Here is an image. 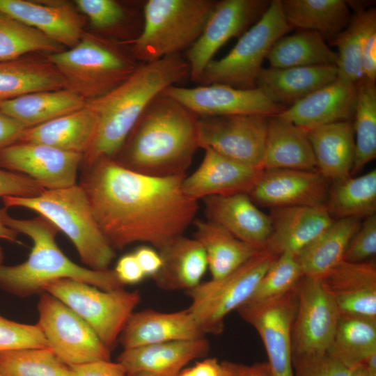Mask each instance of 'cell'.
Segmentation results:
<instances>
[{
  "instance_id": "cell-27",
  "label": "cell",
  "mask_w": 376,
  "mask_h": 376,
  "mask_svg": "<svg viewBox=\"0 0 376 376\" xmlns=\"http://www.w3.org/2000/svg\"><path fill=\"white\" fill-rule=\"evenodd\" d=\"M337 78L336 65L263 68L256 79V88L286 109Z\"/></svg>"
},
{
  "instance_id": "cell-15",
  "label": "cell",
  "mask_w": 376,
  "mask_h": 376,
  "mask_svg": "<svg viewBox=\"0 0 376 376\" xmlns=\"http://www.w3.org/2000/svg\"><path fill=\"white\" fill-rule=\"evenodd\" d=\"M267 116L233 115L198 118V145L260 169Z\"/></svg>"
},
{
  "instance_id": "cell-29",
  "label": "cell",
  "mask_w": 376,
  "mask_h": 376,
  "mask_svg": "<svg viewBox=\"0 0 376 376\" xmlns=\"http://www.w3.org/2000/svg\"><path fill=\"white\" fill-rule=\"evenodd\" d=\"M97 127V115L86 104L72 113L26 128L18 143H39L84 155L93 143Z\"/></svg>"
},
{
  "instance_id": "cell-12",
  "label": "cell",
  "mask_w": 376,
  "mask_h": 376,
  "mask_svg": "<svg viewBox=\"0 0 376 376\" xmlns=\"http://www.w3.org/2000/svg\"><path fill=\"white\" fill-rule=\"evenodd\" d=\"M297 307L292 326V356L327 352L340 317L321 279L303 276L295 285Z\"/></svg>"
},
{
  "instance_id": "cell-13",
  "label": "cell",
  "mask_w": 376,
  "mask_h": 376,
  "mask_svg": "<svg viewBox=\"0 0 376 376\" xmlns=\"http://www.w3.org/2000/svg\"><path fill=\"white\" fill-rule=\"evenodd\" d=\"M297 307L295 288L264 301H246L236 311L258 333L272 376H294L292 326Z\"/></svg>"
},
{
  "instance_id": "cell-47",
  "label": "cell",
  "mask_w": 376,
  "mask_h": 376,
  "mask_svg": "<svg viewBox=\"0 0 376 376\" xmlns=\"http://www.w3.org/2000/svg\"><path fill=\"white\" fill-rule=\"evenodd\" d=\"M292 366L294 376H352L359 367L347 366L328 352L320 354L292 356Z\"/></svg>"
},
{
  "instance_id": "cell-51",
  "label": "cell",
  "mask_w": 376,
  "mask_h": 376,
  "mask_svg": "<svg viewBox=\"0 0 376 376\" xmlns=\"http://www.w3.org/2000/svg\"><path fill=\"white\" fill-rule=\"evenodd\" d=\"M113 270L123 285L138 283L146 277L134 253L122 256Z\"/></svg>"
},
{
  "instance_id": "cell-60",
  "label": "cell",
  "mask_w": 376,
  "mask_h": 376,
  "mask_svg": "<svg viewBox=\"0 0 376 376\" xmlns=\"http://www.w3.org/2000/svg\"><path fill=\"white\" fill-rule=\"evenodd\" d=\"M178 376H192L189 367L184 368L178 375Z\"/></svg>"
},
{
  "instance_id": "cell-17",
  "label": "cell",
  "mask_w": 376,
  "mask_h": 376,
  "mask_svg": "<svg viewBox=\"0 0 376 376\" xmlns=\"http://www.w3.org/2000/svg\"><path fill=\"white\" fill-rule=\"evenodd\" d=\"M84 155L34 143H17L0 150V168L32 179L45 189L77 185Z\"/></svg>"
},
{
  "instance_id": "cell-42",
  "label": "cell",
  "mask_w": 376,
  "mask_h": 376,
  "mask_svg": "<svg viewBox=\"0 0 376 376\" xmlns=\"http://www.w3.org/2000/svg\"><path fill=\"white\" fill-rule=\"evenodd\" d=\"M63 50L36 29L0 11V62L13 61L31 53Z\"/></svg>"
},
{
  "instance_id": "cell-2",
  "label": "cell",
  "mask_w": 376,
  "mask_h": 376,
  "mask_svg": "<svg viewBox=\"0 0 376 376\" xmlns=\"http://www.w3.org/2000/svg\"><path fill=\"white\" fill-rule=\"evenodd\" d=\"M198 117L163 92L154 97L113 159L152 175L185 173L198 145Z\"/></svg>"
},
{
  "instance_id": "cell-26",
  "label": "cell",
  "mask_w": 376,
  "mask_h": 376,
  "mask_svg": "<svg viewBox=\"0 0 376 376\" xmlns=\"http://www.w3.org/2000/svg\"><path fill=\"white\" fill-rule=\"evenodd\" d=\"M210 344L205 338L169 341L124 349L117 361L127 375L150 373H180L189 362L205 357Z\"/></svg>"
},
{
  "instance_id": "cell-14",
  "label": "cell",
  "mask_w": 376,
  "mask_h": 376,
  "mask_svg": "<svg viewBox=\"0 0 376 376\" xmlns=\"http://www.w3.org/2000/svg\"><path fill=\"white\" fill-rule=\"evenodd\" d=\"M270 1L222 0L216 1L205 27L186 50L185 60L191 81L197 83L207 65L231 38L241 36L267 10Z\"/></svg>"
},
{
  "instance_id": "cell-35",
  "label": "cell",
  "mask_w": 376,
  "mask_h": 376,
  "mask_svg": "<svg viewBox=\"0 0 376 376\" xmlns=\"http://www.w3.org/2000/svg\"><path fill=\"white\" fill-rule=\"evenodd\" d=\"M281 3L292 29L315 31L331 42L351 17L347 1L343 0H281Z\"/></svg>"
},
{
  "instance_id": "cell-55",
  "label": "cell",
  "mask_w": 376,
  "mask_h": 376,
  "mask_svg": "<svg viewBox=\"0 0 376 376\" xmlns=\"http://www.w3.org/2000/svg\"><path fill=\"white\" fill-rule=\"evenodd\" d=\"M26 127L0 110V150L18 143Z\"/></svg>"
},
{
  "instance_id": "cell-59",
  "label": "cell",
  "mask_w": 376,
  "mask_h": 376,
  "mask_svg": "<svg viewBox=\"0 0 376 376\" xmlns=\"http://www.w3.org/2000/svg\"><path fill=\"white\" fill-rule=\"evenodd\" d=\"M352 376H368V370L364 365H362L357 368Z\"/></svg>"
},
{
  "instance_id": "cell-53",
  "label": "cell",
  "mask_w": 376,
  "mask_h": 376,
  "mask_svg": "<svg viewBox=\"0 0 376 376\" xmlns=\"http://www.w3.org/2000/svg\"><path fill=\"white\" fill-rule=\"evenodd\" d=\"M225 376H272L267 361L245 364L230 361H222Z\"/></svg>"
},
{
  "instance_id": "cell-40",
  "label": "cell",
  "mask_w": 376,
  "mask_h": 376,
  "mask_svg": "<svg viewBox=\"0 0 376 376\" xmlns=\"http://www.w3.org/2000/svg\"><path fill=\"white\" fill-rule=\"evenodd\" d=\"M376 29V10L370 8L357 10L351 15L345 28L331 42L338 52V78L357 84L363 79L360 56L363 40Z\"/></svg>"
},
{
  "instance_id": "cell-18",
  "label": "cell",
  "mask_w": 376,
  "mask_h": 376,
  "mask_svg": "<svg viewBox=\"0 0 376 376\" xmlns=\"http://www.w3.org/2000/svg\"><path fill=\"white\" fill-rule=\"evenodd\" d=\"M329 180L318 171L262 170L249 196L257 205L271 209L325 205Z\"/></svg>"
},
{
  "instance_id": "cell-24",
  "label": "cell",
  "mask_w": 376,
  "mask_h": 376,
  "mask_svg": "<svg viewBox=\"0 0 376 376\" xmlns=\"http://www.w3.org/2000/svg\"><path fill=\"white\" fill-rule=\"evenodd\" d=\"M357 89V84L337 78L277 115L306 131L333 123L351 120Z\"/></svg>"
},
{
  "instance_id": "cell-11",
  "label": "cell",
  "mask_w": 376,
  "mask_h": 376,
  "mask_svg": "<svg viewBox=\"0 0 376 376\" xmlns=\"http://www.w3.org/2000/svg\"><path fill=\"white\" fill-rule=\"evenodd\" d=\"M38 322L48 347L71 367L88 362L110 360L111 350L94 330L59 299L43 292L38 302Z\"/></svg>"
},
{
  "instance_id": "cell-19",
  "label": "cell",
  "mask_w": 376,
  "mask_h": 376,
  "mask_svg": "<svg viewBox=\"0 0 376 376\" xmlns=\"http://www.w3.org/2000/svg\"><path fill=\"white\" fill-rule=\"evenodd\" d=\"M0 11L36 29L68 49L86 33L85 17L65 1L0 0Z\"/></svg>"
},
{
  "instance_id": "cell-4",
  "label": "cell",
  "mask_w": 376,
  "mask_h": 376,
  "mask_svg": "<svg viewBox=\"0 0 376 376\" xmlns=\"http://www.w3.org/2000/svg\"><path fill=\"white\" fill-rule=\"evenodd\" d=\"M3 224L18 234L28 236L33 247L28 258L15 265L0 263V289L19 297L44 292L48 283L70 278L103 290L124 288L113 269L93 270L71 260L58 247L57 227L45 217L22 219L11 217L6 207L0 209Z\"/></svg>"
},
{
  "instance_id": "cell-10",
  "label": "cell",
  "mask_w": 376,
  "mask_h": 376,
  "mask_svg": "<svg viewBox=\"0 0 376 376\" xmlns=\"http://www.w3.org/2000/svg\"><path fill=\"white\" fill-rule=\"evenodd\" d=\"M44 292L59 299L82 318L109 350L118 340L141 300L137 290H103L70 278L48 283Z\"/></svg>"
},
{
  "instance_id": "cell-36",
  "label": "cell",
  "mask_w": 376,
  "mask_h": 376,
  "mask_svg": "<svg viewBox=\"0 0 376 376\" xmlns=\"http://www.w3.org/2000/svg\"><path fill=\"white\" fill-rule=\"evenodd\" d=\"M194 223V237L205 252L211 279H219L230 274L262 251L211 221L196 220Z\"/></svg>"
},
{
  "instance_id": "cell-45",
  "label": "cell",
  "mask_w": 376,
  "mask_h": 376,
  "mask_svg": "<svg viewBox=\"0 0 376 376\" xmlns=\"http://www.w3.org/2000/svg\"><path fill=\"white\" fill-rule=\"evenodd\" d=\"M78 10L97 30L115 33L130 16L128 10L115 0H75Z\"/></svg>"
},
{
  "instance_id": "cell-32",
  "label": "cell",
  "mask_w": 376,
  "mask_h": 376,
  "mask_svg": "<svg viewBox=\"0 0 376 376\" xmlns=\"http://www.w3.org/2000/svg\"><path fill=\"white\" fill-rule=\"evenodd\" d=\"M63 88H68L65 78L46 56L0 62V104L31 93Z\"/></svg>"
},
{
  "instance_id": "cell-1",
  "label": "cell",
  "mask_w": 376,
  "mask_h": 376,
  "mask_svg": "<svg viewBox=\"0 0 376 376\" xmlns=\"http://www.w3.org/2000/svg\"><path fill=\"white\" fill-rule=\"evenodd\" d=\"M82 167L79 185L114 250L141 242L159 251L183 235L195 221L197 201L183 192L185 173H141L113 159Z\"/></svg>"
},
{
  "instance_id": "cell-48",
  "label": "cell",
  "mask_w": 376,
  "mask_h": 376,
  "mask_svg": "<svg viewBox=\"0 0 376 376\" xmlns=\"http://www.w3.org/2000/svg\"><path fill=\"white\" fill-rule=\"evenodd\" d=\"M376 253V214L365 218L352 237L343 260L360 263L369 260Z\"/></svg>"
},
{
  "instance_id": "cell-57",
  "label": "cell",
  "mask_w": 376,
  "mask_h": 376,
  "mask_svg": "<svg viewBox=\"0 0 376 376\" xmlns=\"http://www.w3.org/2000/svg\"><path fill=\"white\" fill-rule=\"evenodd\" d=\"M18 233L14 230L6 226L1 220L0 215V239L5 240L10 242H17ZM4 253L3 249L0 246V263H3Z\"/></svg>"
},
{
  "instance_id": "cell-6",
  "label": "cell",
  "mask_w": 376,
  "mask_h": 376,
  "mask_svg": "<svg viewBox=\"0 0 376 376\" xmlns=\"http://www.w3.org/2000/svg\"><path fill=\"white\" fill-rule=\"evenodd\" d=\"M126 44L85 33L73 47L46 55L67 87L86 101L100 97L125 81L139 65Z\"/></svg>"
},
{
  "instance_id": "cell-33",
  "label": "cell",
  "mask_w": 376,
  "mask_h": 376,
  "mask_svg": "<svg viewBox=\"0 0 376 376\" xmlns=\"http://www.w3.org/2000/svg\"><path fill=\"white\" fill-rule=\"evenodd\" d=\"M86 100L63 88L28 93L0 104V110L26 128L35 127L84 107Z\"/></svg>"
},
{
  "instance_id": "cell-31",
  "label": "cell",
  "mask_w": 376,
  "mask_h": 376,
  "mask_svg": "<svg viewBox=\"0 0 376 376\" xmlns=\"http://www.w3.org/2000/svg\"><path fill=\"white\" fill-rule=\"evenodd\" d=\"M158 251L162 266L153 279L159 288L187 291L202 282L208 264L202 245L194 237L180 236Z\"/></svg>"
},
{
  "instance_id": "cell-21",
  "label": "cell",
  "mask_w": 376,
  "mask_h": 376,
  "mask_svg": "<svg viewBox=\"0 0 376 376\" xmlns=\"http://www.w3.org/2000/svg\"><path fill=\"white\" fill-rule=\"evenodd\" d=\"M340 315L376 319V264L342 260L321 279Z\"/></svg>"
},
{
  "instance_id": "cell-30",
  "label": "cell",
  "mask_w": 376,
  "mask_h": 376,
  "mask_svg": "<svg viewBox=\"0 0 376 376\" xmlns=\"http://www.w3.org/2000/svg\"><path fill=\"white\" fill-rule=\"evenodd\" d=\"M317 171L329 181L351 175L354 161L352 120L322 125L307 131Z\"/></svg>"
},
{
  "instance_id": "cell-34",
  "label": "cell",
  "mask_w": 376,
  "mask_h": 376,
  "mask_svg": "<svg viewBox=\"0 0 376 376\" xmlns=\"http://www.w3.org/2000/svg\"><path fill=\"white\" fill-rule=\"evenodd\" d=\"M361 223V219L358 218L334 219L296 256L304 276L322 279L341 262Z\"/></svg>"
},
{
  "instance_id": "cell-39",
  "label": "cell",
  "mask_w": 376,
  "mask_h": 376,
  "mask_svg": "<svg viewBox=\"0 0 376 376\" xmlns=\"http://www.w3.org/2000/svg\"><path fill=\"white\" fill-rule=\"evenodd\" d=\"M328 352L351 367L363 365L376 354V319L340 315Z\"/></svg>"
},
{
  "instance_id": "cell-46",
  "label": "cell",
  "mask_w": 376,
  "mask_h": 376,
  "mask_svg": "<svg viewBox=\"0 0 376 376\" xmlns=\"http://www.w3.org/2000/svg\"><path fill=\"white\" fill-rule=\"evenodd\" d=\"M49 347L37 324L15 322L0 315V352L23 348Z\"/></svg>"
},
{
  "instance_id": "cell-44",
  "label": "cell",
  "mask_w": 376,
  "mask_h": 376,
  "mask_svg": "<svg viewBox=\"0 0 376 376\" xmlns=\"http://www.w3.org/2000/svg\"><path fill=\"white\" fill-rule=\"evenodd\" d=\"M303 276L296 256L282 253L269 266L246 301H264L281 297L293 290Z\"/></svg>"
},
{
  "instance_id": "cell-50",
  "label": "cell",
  "mask_w": 376,
  "mask_h": 376,
  "mask_svg": "<svg viewBox=\"0 0 376 376\" xmlns=\"http://www.w3.org/2000/svg\"><path fill=\"white\" fill-rule=\"evenodd\" d=\"M71 376H128L118 361L101 360L70 367Z\"/></svg>"
},
{
  "instance_id": "cell-20",
  "label": "cell",
  "mask_w": 376,
  "mask_h": 376,
  "mask_svg": "<svg viewBox=\"0 0 376 376\" xmlns=\"http://www.w3.org/2000/svg\"><path fill=\"white\" fill-rule=\"evenodd\" d=\"M198 167L182 181L185 194L198 201L213 196L248 194L262 170L204 148Z\"/></svg>"
},
{
  "instance_id": "cell-3",
  "label": "cell",
  "mask_w": 376,
  "mask_h": 376,
  "mask_svg": "<svg viewBox=\"0 0 376 376\" xmlns=\"http://www.w3.org/2000/svg\"><path fill=\"white\" fill-rule=\"evenodd\" d=\"M189 75L181 54L140 63L121 84L107 94L86 101L97 117L93 143L84 155L82 166L102 159H113L143 111L157 95Z\"/></svg>"
},
{
  "instance_id": "cell-41",
  "label": "cell",
  "mask_w": 376,
  "mask_h": 376,
  "mask_svg": "<svg viewBox=\"0 0 376 376\" xmlns=\"http://www.w3.org/2000/svg\"><path fill=\"white\" fill-rule=\"evenodd\" d=\"M352 122L355 155L351 175L362 170L376 157L375 82L363 79L357 84Z\"/></svg>"
},
{
  "instance_id": "cell-58",
  "label": "cell",
  "mask_w": 376,
  "mask_h": 376,
  "mask_svg": "<svg viewBox=\"0 0 376 376\" xmlns=\"http://www.w3.org/2000/svg\"><path fill=\"white\" fill-rule=\"evenodd\" d=\"M178 373H139L131 376H178Z\"/></svg>"
},
{
  "instance_id": "cell-56",
  "label": "cell",
  "mask_w": 376,
  "mask_h": 376,
  "mask_svg": "<svg viewBox=\"0 0 376 376\" xmlns=\"http://www.w3.org/2000/svg\"><path fill=\"white\" fill-rule=\"evenodd\" d=\"M192 376H225V370L216 358H206L189 367Z\"/></svg>"
},
{
  "instance_id": "cell-5",
  "label": "cell",
  "mask_w": 376,
  "mask_h": 376,
  "mask_svg": "<svg viewBox=\"0 0 376 376\" xmlns=\"http://www.w3.org/2000/svg\"><path fill=\"white\" fill-rule=\"evenodd\" d=\"M1 200L7 209L26 208L50 221L70 240L87 268L97 271L109 269L115 250L99 227L88 198L79 184L45 189L32 198L6 196Z\"/></svg>"
},
{
  "instance_id": "cell-23",
  "label": "cell",
  "mask_w": 376,
  "mask_h": 376,
  "mask_svg": "<svg viewBox=\"0 0 376 376\" xmlns=\"http://www.w3.org/2000/svg\"><path fill=\"white\" fill-rule=\"evenodd\" d=\"M203 201L206 220L259 250L265 249L271 219L248 194L209 196Z\"/></svg>"
},
{
  "instance_id": "cell-9",
  "label": "cell",
  "mask_w": 376,
  "mask_h": 376,
  "mask_svg": "<svg viewBox=\"0 0 376 376\" xmlns=\"http://www.w3.org/2000/svg\"><path fill=\"white\" fill-rule=\"evenodd\" d=\"M277 256L263 249L230 274L187 291L191 299L187 308L205 335L222 333L226 317L251 297Z\"/></svg>"
},
{
  "instance_id": "cell-16",
  "label": "cell",
  "mask_w": 376,
  "mask_h": 376,
  "mask_svg": "<svg viewBox=\"0 0 376 376\" xmlns=\"http://www.w3.org/2000/svg\"><path fill=\"white\" fill-rule=\"evenodd\" d=\"M164 93L198 118L233 115L272 116L285 108L270 100L258 88L242 89L221 84L185 88L173 85Z\"/></svg>"
},
{
  "instance_id": "cell-52",
  "label": "cell",
  "mask_w": 376,
  "mask_h": 376,
  "mask_svg": "<svg viewBox=\"0 0 376 376\" xmlns=\"http://www.w3.org/2000/svg\"><path fill=\"white\" fill-rule=\"evenodd\" d=\"M361 68L363 78L375 82L376 80V29L365 38L360 56Z\"/></svg>"
},
{
  "instance_id": "cell-25",
  "label": "cell",
  "mask_w": 376,
  "mask_h": 376,
  "mask_svg": "<svg viewBox=\"0 0 376 376\" xmlns=\"http://www.w3.org/2000/svg\"><path fill=\"white\" fill-rule=\"evenodd\" d=\"M205 337L188 308L175 312L146 309L133 312L118 341L124 349Z\"/></svg>"
},
{
  "instance_id": "cell-49",
  "label": "cell",
  "mask_w": 376,
  "mask_h": 376,
  "mask_svg": "<svg viewBox=\"0 0 376 376\" xmlns=\"http://www.w3.org/2000/svg\"><path fill=\"white\" fill-rule=\"evenodd\" d=\"M45 189L22 174L0 168V198L6 196L32 198Z\"/></svg>"
},
{
  "instance_id": "cell-28",
  "label": "cell",
  "mask_w": 376,
  "mask_h": 376,
  "mask_svg": "<svg viewBox=\"0 0 376 376\" xmlns=\"http://www.w3.org/2000/svg\"><path fill=\"white\" fill-rule=\"evenodd\" d=\"M317 171L307 131L278 115L267 118L260 170Z\"/></svg>"
},
{
  "instance_id": "cell-7",
  "label": "cell",
  "mask_w": 376,
  "mask_h": 376,
  "mask_svg": "<svg viewBox=\"0 0 376 376\" xmlns=\"http://www.w3.org/2000/svg\"><path fill=\"white\" fill-rule=\"evenodd\" d=\"M212 0H148L143 27L130 44L135 60L148 63L188 49L198 38L214 7Z\"/></svg>"
},
{
  "instance_id": "cell-37",
  "label": "cell",
  "mask_w": 376,
  "mask_h": 376,
  "mask_svg": "<svg viewBox=\"0 0 376 376\" xmlns=\"http://www.w3.org/2000/svg\"><path fill=\"white\" fill-rule=\"evenodd\" d=\"M266 59L271 68H287L336 65L338 55L318 33L299 30L278 39L270 48Z\"/></svg>"
},
{
  "instance_id": "cell-8",
  "label": "cell",
  "mask_w": 376,
  "mask_h": 376,
  "mask_svg": "<svg viewBox=\"0 0 376 376\" xmlns=\"http://www.w3.org/2000/svg\"><path fill=\"white\" fill-rule=\"evenodd\" d=\"M292 29L283 15L281 0L270 1L260 18L239 38L233 49L225 56L214 58L207 65L197 84L256 88L270 48Z\"/></svg>"
},
{
  "instance_id": "cell-38",
  "label": "cell",
  "mask_w": 376,
  "mask_h": 376,
  "mask_svg": "<svg viewBox=\"0 0 376 376\" xmlns=\"http://www.w3.org/2000/svg\"><path fill=\"white\" fill-rule=\"evenodd\" d=\"M325 207L336 219H362L375 214L376 170L331 182Z\"/></svg>"
},
{
  "instance_id": "cell-54",
  "label": "cell",
  "mask_w": 376,
  "mask_h": 376,
  "mask_svg": "<svg viewBox=\"0 0 376 376\" xmlns=\"http://www.w3.org/2000/svg\"><path fill=\"white\" fill-rule=\"evenodd\" d=\"M134 254L146 276L153 278L162 266V259L158 251L150 246L139 247Z\"/></svg>"
},
{
  "instance_id": "cell-43",
  "label": "cell",
  "mask_w": 376,
  "mask_h": 376,
  "mask_svg": "<svg viewBox=\"0 0 376 376\" xmlns=\"http://www.w3.org/2000/svg\"><path fill=\"white\" fill-rule=\"evenodd\" d=\"M0 376H71L70 367L49 347L0 352Z\"/></svg>"
},
{
  "instance_id": "cell-22",
  "label": "cell",
  "mask_w": 376,
  "mask_h": 376,
  "mask_svg": "<svg viewBox=\"0 0 376 376\" xmlns=\"http://www.w3.org/2000/svg\"><path fill=\"white\" fill-rule=\"evenodd\" d=\"M269 216L271 232L264 249L276 256H297L334 220L325 205L272 208Z\"/></svg>"
},
{
  "instance_id": "cell-61",
  "label": "cell",
  "mask_w": 376,
  "mask_h": 376,
  "mask_svg": "<svg viewBox=\"0 0 376 376\" xmlns=\"http://www.w3.org/2000/svg\"><path fill=\"white\" fill-rule=\"evenodd\" d=\"M366 369L368 370V376H376V370H369L368 368H366Z\"/></svg>"
}]
</instances>
